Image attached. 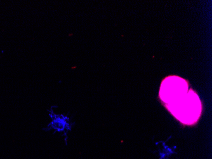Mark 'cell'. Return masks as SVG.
<instances>
[{"instance_id": "obj_2", "label": "cell", "mask_w": 212, "mask_h": 159, "mask_svg": "<svg viewBox=\"0 0 212 159\" xmlns=\"http://www.w3.org/2000/svg\"><path fill=\"white\" fill-rule=\"evenodd\" d=\"M189 91V84L185 79L177 76H169L161 82L160 97L165 105L174 103Z\"/></svg>"}, {"instance_id": "obj_3", "label": "cell", "mask_w": 212, "mask_h": 159, "mask_svg": "<svg viewBox=\"0 0 212 159\" xmlns=\"http://www.w3.org/2000/svg\"><path fill=\"white\" fill-rule=\"evenodd\" d=\"M50 117L52 118V121L50 122L49 125L50 129L54 130L55 131L60 132L64 130V120L62 118V116H58L56 115H50Z\"/></svg>"}, {"instance_id": "obj_1", "label": "cell", "mask_w": 212, "mask_h": 159, "mask_svg": "<svg viewBox=\"0 0 212 159\" xmlns=\"http://www.w3.org/2000/svg\"><path fill=\"white\" fill-rule=\"evenodd\" d=\"M168 111L182 124H196L202 113V103L198 95L192 89L176 102L166 105Z\"/></svg>"}]
</instances>
